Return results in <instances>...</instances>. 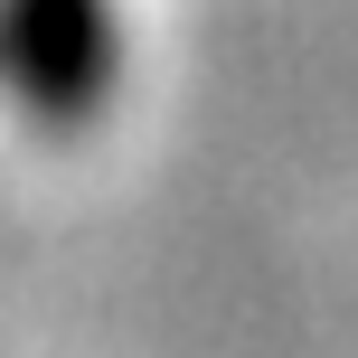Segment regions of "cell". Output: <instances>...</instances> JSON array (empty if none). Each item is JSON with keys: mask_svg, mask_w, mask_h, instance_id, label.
Here are the masks:
<instances>
[{"mask_svg": "<svg viewBox=\"0 0 358 358\" xmlns=\"http://www.w3.org/2000/svg\"><path fill=\"white\" fill-rule=\"evenodd\" d=\"M10 48L38 113H85L104 85V10L94 0H10Z\"/></svg>", "mask_w": 358, "mask_h": 358, "instance_id": "6da1fadb", "label": "cell"}]
</instances>
